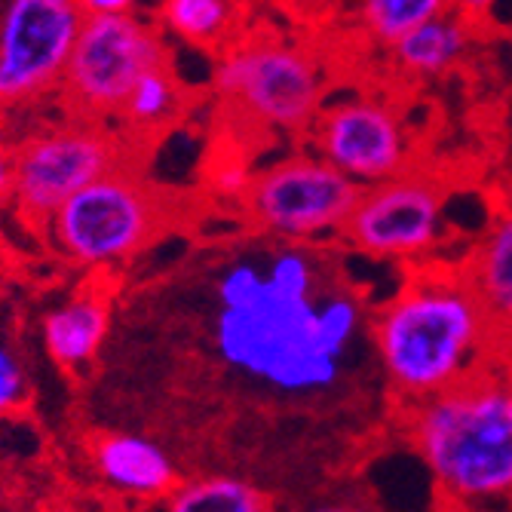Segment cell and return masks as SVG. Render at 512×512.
<instances>
[{
  "label": "cell",
  "mask_w": 512,
  "mask_h": 512,
  "mask_svg": "<svg viewBox=\"0 0 512 512\" xmlns=\"http://www.w3.org/2000/svg\"><path fill=\"white\" fill-rule=\"evenodd\" d=\"M270 506L264 491L230 476L197 479L169 494V509L175 512H264Z\"/></svg>",
  "instance_id": "16"
},
{
  "label": "cell",
  "mask_w": 512,
  "mask_h": 512,
  "mask_svg": "<svg viewBox=\"0 0 512 512\" xmlns=\"http://www.w3.org/2000/svg\"><path fill=\"white\" fill-rule=\"evenodd\" d=\"M473 31L476 25L470 19H463L457 10L448 7L445 13L402 34L387 50L396 68L408 77H439L467 56Z\"/></svg>",
  "instance_id": "14"
},
{
  "label": "cell",
  "mask_w": 512,
  "mask_h": 512,
  "mask_svg": "<svg viewBox=\"0 0 512 512\" xmlns=\"http://www.w3.org/2000/svg\"><path fill=\"white\" fill-rule=\"evenodd\" d=\"M157 65H169L166 46L135 13L83 16L62 83L83 111H120L132 83Z\"/></svg>",
  "instance_id": "8"
},
{
  "label": "cell",
  "mask_w": 512,
  "mask_h": 512,
  "mask_svg": "<svg viewBox=\"0 0 512 512\" xmlns=\"http://www.w3.org/2000/svg\"><path fill=\"white\" fill-rule=\"evenodd\" d=\"M460 270L497 329H512V206L497 212Z\"/></svg>",
  "instance_id": "13"
},
{
  "label": "cell",
  "mask_w": 512,
  "mask_h": 512,
  "mask_svg": "<svg viewBox=\"0 0 512 512\" xmlns=\"http://www.w3.org/2000/svg\"><path fill=\"white\" fill-rule=\"evenodd\" d=\"M13 184H16V160L7 157V151L0 148V203L13 197Z\"/></svg>",
  "instance_id": "23"
},
{
  "label": "cell",
  "mask_w": 512,
  "mask_h": 512,
  "mask_svg": "<svg viewBox=\"0 0 512 512\" xmlns=\"http://www.w3.org/2000/svg\"><path fill=\"white\" fill-rule=\"evenodd\" d=\"M108 304L99 295H80L46 313L43 344L62 368H83L96 359L108 338Z\"/></svg>",
  "instance_id": "15"
},
{
  "label": "cell",
  "mask_w": 512,
  "mask_h": 512,
  "mask_svg": "<svg viewBox=\"0 0 512 512\" xmlns=\"http://www.w3.org/2000/svg\"><path fill=\"white\" fill-rule=\"evenodd\" d=\"M497 0H451V10H457L463 19H470L473 25H482L491 10H494Z\"/></svg>",
  "instance_id": "22"
},
{
  "label": "cell",
  "mask_w": 512,
  "mask_h": 512,
  "mask_svg": "<svg viewBox=\"0 0 512 512\" xmlns=\"http://www.w3.org/2000/svg\"><path fill=\"white\" fill-rule=\"evenodd\" d=\"M445 191L439 178L405 169L393 178L365 184L338 237L381 261H414L430 255L442 240Z\"/></svg>",
  "instance_id": "6"
},
{
  "label": "cell",
  "mask_w": 512,
  "mask_h": 512,
  "mask_svg": "<svg viewBox=\"0 0 512 512\" xmlns=\"http://www.w3.org/2000/svg\"><path fill=\"white\" fill-rule=\"evenodd\" d=\"M13 160L19 209L31 221H50L71 194L120 166V148L99 129H56L31 138Z\"/></svg>",
  "instance_id": "10"
},
{
  "label": "cell",
  "mask_w": 512,
  "mask_h": 512,
  "mask_svg": "<svg viewBox=\"0 0 512 512\" xmlns=\"http://www.w3.org/2000/svg\"><path fill=\"white\" fill-rule=\"evenodd\" d=\"M92 460H96L99 476L120 494L132 497H169L178 473L175 463L166 457V451L145 439V436H132V433H111L102 436L92 448Z\"/></svg>",
  "instance_id": "12"
},
{
  "label": "cell",
  "mask_w": 512,
  "mask_h": 512,
  "mask_svg": "<svg viewBox=\"0 0 512 512\" xmlns=\"http://www.w3.org/2000/svg\"><path fill=\"white\" fill-rule=\"evenodd\" d=\"M160 16L175 37L209 46L227 34L234 22V4L230 0H160Z\"/></svg>",
  "instance_id": "19"
},
{
  "label": "cell",
  "mask_w": 512,
  "mask_h": 512,
  "mask_svg": "<svg viewBox=\"0 0 512 512\" xmlns=\"http://www.w3.org/2000/svg\"><path fill=\"white\" fill-rule=\"evenodd\" d=\"M497 325L463 270H414L402 289L368 316V338L390 390L408 405L448 390L476 371Z\"/></svg>",
  "instance_id": "2"
},
{
  "label": "cell",
  "mask_w": 512,
  "mask_h": 512,
  "mask_svg": "<svg viewBox=\"0 0 512 512\" xmlns=\"http://www.w3.org/2000/svg\"><path fill=\"white\" fill-rule=\"evenodd\" d=\"M506 194H509V200H512V166H509V172H506Z\"/></svg>",
  "instance_id": "25"
},
{
  "label": "cell",
  "mask_w": 512,
  "mask_h": 512,
  "mask_svg": "<svg viewBox=\"0 0 512 512\" xmlns=\"http://www.w3.org/2000/svg\"><path fill=\"white\" fill-rule=\"evenodd\" d=\"M218 92L246 117L273 129L313 126L322 105V71L298 46L261 40L230 53L218 74Z\"/></svg>",
  "instance_id": "7"
},
{
  "label": "cell",
  "mask_w": 512,
  "mask_h": 512,
  "mask_svg": "<svg viewBox=\"0 0 512 512\" xmlns=\"http://www.w3.org/2000/svg\"><path fill=\"white\" fill-rule=\"evenodd\" d=\"M83 13L74 0H7L0 10V105L62 83Z\"/></svg>",
  "instance_id": "9"
},
{
  "label": "cell",
  "mask_w": 512,
  "mask_h": 512,
  "mask_svg": "<svg viewBox=\"0 0 512 512\" xmlns=\"http://www.w3.org/2000/svg\"><path fill=\"white\" fill-rule=\"evenodd\" d=\"M83 16H108V13H135L138 0H74Z\"/></svg>",
  "instance_id": "21"
},
{
  "label": "cell",
  "mask_w": 512,
  "mask_h": 512,
  "mask_svg": "<svg viewBox=\"0 0 512 512\" xmlns=\"http://www.w3.org/2000/svg\"><path fill=\"white\" fill-rule=\"evenodd\" d=\"M209 335L237 375L283 396H319L341 384L368 310L332 255L279 240L221 267Z\"/></svg>",
  "instance_id": "1"
},
{
  "label": "cell",
  "mask_w": 512,
  "mask_h": 512,
  "mask_svg": "<svg viewBox=\"0 0 512 512\" xmlns=\"http://www.w3.org/2000/svg\"><path fill=\"white\" fill-rule=\"evenodd\" d=\"M31 399V381L22 356L0 338V414L22 411Z\"/></svg>",
  "instance_id": "20"
},
{
  "label": "cell",
  "mask_w": 512,
  "mask_h": 512,
  "mask_svg": "<svg viewBox=\"0 0 512 512\" xmlns=\"http://www.w3.org/2000/svg\"><path fill=\"white\" fill-rule=\"evenodd\" d=\"M178 105H181V96H178L175 77L169 74V65H157L132 83L120 114L135 129H157L175 117Z\"/></svg>",
  "instance_id": "18"
},
{
  "label": "cell",
  "mask_w": 512,
  "mask_h": 512,
  "mask_svg": "<svg viewBox=\"0 0 512 512\" xmlns=\"http://www.w3.org/2000/svg\"><path fill=\"white\" fill-rule=\"evenodd\" d=\"M362 184L322 157H292L252 178L243 194L252 221L276 240L310 243L338 234Z\"/></svg>",
  "instance_id": "5"
},
{
  "label": "cell",
  "mask_w": 512,
  "mask_h": 512,
  "mask_svg": "<svg viewBox=\"0 0 512 512\" xmlns=\"http://www.w3.org/2000/svg\"><path fill=\"white\" fill-rule=\"evenodd\" d=\"M160 224V200L120 163L71 194L50 215V234L71 261L108 267L142 252Z\"/></svg>",
  "instance_id": "4"
},
{
  "label": "cell",
  "mask_w": 512,
  "mask_h": 512,
  "mask_svg": "<svg viewBox=\"0 0 512 512\" xmlns=\"http://www.w3.org/2000/svg\"><path fill=\"white\" fill-rule=\"evenodd\" d=\"M408 433L445 503L512 494V375L482 362L448 390L408 402Z\"/></svg>",
  "instance_id": "3"
},
{
  "label": "cell",
  "mask_w": 512,
  "mask_h": 512,
  "mask_svg": "<svg viewBox=\"0 0 512 512\" xmlns=\"http://www.w3.org/2000/svg\"><path fill=\"white\" fill-rule=\"evenodd\" d=\"M448 7L451 0H359V25L375 43L390 46Z\"/></svg>",
  "instance_id": "17"
},
{
  "label": "cell",
  "mask_w": 512,
  "mask_h": 512,
  "mask_svg": "<svg viewBox=\"0 0 512 512\" xmlns=\"http://www.w3.org/2000/svg\"><path fill=\"white\" fill-rule=\"evenodd\" d=\"M313 138L322 160L353 181L375 184L411 166V138L402 117L375 99H344L313 120Z\"/></svg>",
  "instance_id": "11"
},
{
  "label": "cell",
  "mask_w": 512,
  "mask_h": 512,
  "mask_svg": "<svg viewBox=\"0 0 512 512\" xmlns=\"http://www.w3.org/2000/svg\"><path fill=\"white\" fill-rule=\"evenodd\" d=\"M286 4H292V7H298V10H310V7H319L322 0H286Z\"/></svg>",
  "instance_id": "24"
}]
</instances>
